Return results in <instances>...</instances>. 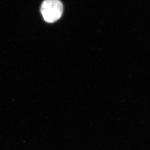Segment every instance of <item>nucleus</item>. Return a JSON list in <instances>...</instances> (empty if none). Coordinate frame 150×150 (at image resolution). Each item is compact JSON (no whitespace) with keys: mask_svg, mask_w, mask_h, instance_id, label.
Wrapping results in <instances>:
<instances>
[{"mask_svg":"<svg viewBox=\"0 0 150 150\" xmlns=\"http://www.w3.org/2000/svg\"><path fill=\"white\" fill-rule=\"evenodd\" d=\"M40 11L46 22L54 23L62 15V3L59 0H45L41 4Z\"/></svg>","mask_w":150,"mask_h":150,"instance_id":"obj_1","label":"nucleus"}]
</instances>
